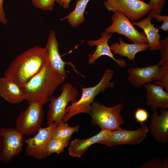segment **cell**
I'll return each mask as SVG.
<instances>
[{
	"mask_svg": "<svg viewBox=\"0 0 168 168\" xmlns=\"http://www.w3.org/2000/svg\"><path fill=\"white\" fill-rule=\"evenodd\" d=\"M48 61L44 48L35 46L16 57L5 72L4 77L22 86Z\"/></svg>",
	"mask_w": 168,
	"mask_h": 168,
	"instance_id": "obj_1",
	"label": "cell"
},
{
	"mask_svg": "<svg viewBox=\"0 0 168 168\" xmlns=\"http://www.w3.org/2000/svg\"><path fill=\"white\" fill-rule=\"evenodd\" d=\"M65 79L51 67L48 61L41 69L22 86L28 101L37 100L43 105Z\"/></svg>",
	"mask_w": 168,
	"mask_h": 168,
	"instance_id": "obj_2",
	"label": "cell"
},
{
	"mask_svg": "<svg viewBox=\"0 0 168 168\" xmlns=\"http://www.w3.org/2000/svg\"><path fill=\"white\" fill-rule=\"evenodd\" d=\"M114 72L109 68L105 70L100 81L93 87H82V93L80 99L67 107L66 114L62 121L67 122L71 118L80 113L88 114L92 102L96 96L103 92L107 88L114 86L111 81Z\"/></svg>",
	"mask_w": 168,
	"mask_h": 168,
	"instance_id": "obj_3",
	"label": "cell"
},
{
	"mask_svg": "<svg viewBox=\"0 0 168 168\" xmlns=\"http://www.w3.org/2000/svg\"><path fill=\"white\" fill-rule=\"evenodd\" d=\"M124 108L122 103L107 107L102 103L93 101L88 114L94 125L99 126L101 129L113 131L120 129V125L125 122L120 114Z\"/></svg>",
	"mask_w": 168,
	"mask_h": 168,
	"instance_id": "obj_4",
	"label": "cell"
},
{
	"mask_svg": "<svg viewBox=\"0 0 168 168\" xmlns=\"http://www.w3.org/2000/svg\"><path fill=\"white\" fill-rule=\"evenodd\" d=\"M27 109L21 112L15 128L22 135L35 134L41 127L44 116L43 105L37 100L28 101Z\"/></svg>",
	"mask_w": 168,
	"mask_h": 168,
	"instance_id": "obj_5",
	"label": "cell"
},
{
	"mask_svg": "<svg viewBox=\"0 0 168 168\" xmlns=\"http://www.w3.org/2000/svg\"><path fill=\"white\" fill-rule=\"evenodd\" d=\"M62 90L59 96L56 98L52 96L49 100L50 103L47 113L48 125L53 122L58 124L61 122L65 114L68 103L77 101L79 92L75 86L67 83L63 85Z\"/></svg>",
	"mask_w": 168,
	"mask_h": 168,
	"instance_id": "obj_6",
	"label": "cell"
},
{
	"mask_svg": "<svg viewBox=\"0 0 168 168\" xmlns=\"http://www.w3.org/2000/svg\"><path fill=\"white\" fill-rule=\"evenodd\" d=\"M15 128H2L0 130V161L10 162L23 150L24 139Z\"/></svg>",
	"mask_w": 168,
	"mask_h": 168,
	"instance_id": "obj_7",
	"label": "cell"
},
{
	"mask_svg": "<svg viewBox=\"0 0 168 168\" xmlns=\"http://www.w3.org/2000/svg\"><path fill=\"white\" fill-rule=\"evenodd\" d=\"M105 7L110 12L123 13L129 19L136 21L151 10V7L141 0H106Z\"/></svg>",
	"mask_w": 168,
	"mask_h": 168,
	"instance_id": "obj_8",
	"label": "cell"
},
{
	"mask_svg": "<svg viewBox=\"0 0 168 168\" xmlns=\"http://www.w3.org/2000/svg\"><path fill=\"white\" fill-rule=\"evenodd\" d=\"M114 13L111 16L112 23L105 29V31L112 35L117 33L123 35L133 43H147V38L144 31L137 30L123 13L119 11Z\"/></svg>",
	"mask_w": 168,
	"mask_h": 168,
	"instance_id": "obj_9",
	"label": "cell"
},
{
	"mask_svg": "<svg viewBox=\"0 0 168 168\" xmlns=\"http://www.w3.org/2000/svg\"><path fill=\"white\" fill-rule=\"evenodd\" d=\"M58 124L53 122L46 128L41 127L34 137L24 139V141L27 144L26 147L27 156H33L38 160L48 157L46 152V146Z\"/></svg>",
	"mask_w": 168,
	"mask_h": 168,
	"instance_id": "obj_10",
	"label": "cell"
},
{
	"mask_svg": "<svg viewBox=\"0 0 168 168\" xmlns=\"http://www.w3.org/2000/svg\"><path fill=\"white\" fill-rule=\"evenodd\" d=\"M149 131L146 124H143L140 128L134 130H128L121 128L111 131L105 139L98 143L108 147L125 144L137 145L144 139Z\"/></svg>",
	"mask_w": 168,
	"mask_h": 168,
	"instance_id": "obj_11",
	"label": "cell"
},
{
	"mask_svg": "<svg viewBox=\"0 0 168 168\" xmlns=\"http://www.w3.org/2000/svg\"><path fill=\"white\" fill-rule=\"evenodd\" d=\"M44 48L50 66L65 79L67 77L65 65L68 63L62 59L60 54L58 43L54 30L51 31Z\"/></svg>",
	"mask_w": 168,
	"mask_h": 168,
	"instance_id": "obj_12",
	"label": "cell"
},
{
	"mask_svg": "<svg viewBox=\"0 0 168 168\" xmlns=\"http://www.w3.org/2000/svg\"><path fill=\"white\" fill-rule=\"evenodd\" d=\"M160 111V116L157 110L153 111L148 128L156 141L166 144L168 142V111L162 109Z\"/></svg>",
	"mask_w": 168,
	"mask_h": 168,
	"instance_id": "obj_13",
	"label": "cell"
},
{
	"mask_svg": "<svg viewBox=\"0 0 168 168\" xmlns=\"http://www.w3.org/2000/svg\"><path fill=\"white\" fill-rule=\"evenodd\" d=\"M101 37L96 40H89L87 44L91 47L96 46V48L93 54L89 57L88 63L93 64L95 61L102 56H107L113 59L119 67L125 68L127 65L125 61L122 59H116L114 57V54L111 52L108 44L109 40L112 37V35L105 31L101 34Z\"/></svg>",
	"mask_w": 168,
	"mask_h": 168,
	"instance_id": "obj_14",
	"label": "cell"
},
{
	"mask_svg": "<svg viewBox=\"0 0 168 168\" xmlns=\"http://www.w3.org/2000/svg\"><path fill=\"white\" fill-rule=\"evenodd\" d=\"M159 68L157 64L142 68H129L127 70L128 82L132 86L139 88L144 84L153 81Z\"/></svg>",
	"mask_w": 168,
	"mask_h": 168,
	"instance_id": "obj_15",
	"label": "cell"
},
{
	"mask_svg": "<svg viewBox=\"0 0 168 168\" xmlns=\"http://www.w3.org/2000/svg\"><path fill=\"white\" fill-rule=\"evenodd\" d=\"M111 132L110 130L101 129L97 134L90 138L75 139L69 143V154L72 157H80L90 146L105 139Z\"/></svg>",
	"mask_w": 168,
	"mask_h": 168,
	"instance_id": "obj_16",
	"label": "cell"
},
{
	"mask_svg": "<svg viewBox=\"0 0 168 168\" xmlns=\"http://www.w3.org/2000/svg\"><path fill=\"white\" fill-rule=\"evenodd\" d=\"M0 96L12 104L20 103L26 99L22 86L4 77H0Z\"/></svg>",
	"mask_w": 168,
	"mask_h": 168,
	"instance_id": "obj_17",
	"label": "cell"
},
{
	"mask_svg": "<svg viewBox=\"0 0 168 168\" xmlns=\"http://www.w3.org/2000/svg\"><path fill=\"white\" fill-rule=\"evenodd\" d=\"M146 91V104L152 111L159 107L168 108V92L154 84L148 83L143 85Z\"/></svg>",
	"mask_w": 168,
	"mask_h": 168,
	"instance_id": "obj_18",
	"label": "cell"
},
{
	"mask_svg": "<svg viewBox=\"0 0 168 168\" xmlns=\"http://www.w3.org/2000/svg\"><path fill=\"white\" fill-rule=\"evenodd\" d=\"M119 43L116 42L111 44L110 47L111 52L115 54L127 58L129 59L133 60L136 54L140 52L148 49L147 43H133L128 44L124 42L122 39L119 37Z\"/></svg>",
	"mask_w": 168,
	"mask_h": 168,
	"instance_id": "obj_19",
	"label": "cell"
},
{
	"mask_svg": "<svg viewBox=\"0 0 168 168\" xmlns=\"http://www.w3.org/2000/svg\"><path fill=\"white\" fill-rule=\"evenodd\" d=\"M152 17L149 14L143 20L138 22L133 21V25L137 26L143 30L146 36L148 49L150 51L159 49L161 36L159 33L158 28H156L151 21Z\"/></svg>",
	"mask_w": 168,
	"mask_h": 168,
	"instance_id": "obj_20",
	"label": "cell"
},
{
	"mask_svg": "<svg viewBox=\"0 0 168 168\" xmlns=\"http://www.w3.org/2000/svg\"><path fill=\"white\" fill-rule=\"evenodd\" d=\"M90 0H77L74 10L61 20L67 19L72 27H77L82 24L85 20L84 13L88 2Z\"/></svg>",
	"mask_w": 168,
	"mask_h": 168,
	"instance_id": "obj_21",
	"label": "cell"
},
{
	"mask_svg": "<svg viewBox=\"0 0 168 168\" xmlns=\"http://www.w3.org/2000/svg\"><path fill=\"white\" fill-rule=\"evenodd\" d=\"M79 126L71 127L66 123L61 121L56 126L51 138L70 140L72 134L78 131Z\"/></svg>",
	"mask_w": 168,
	"mask_h": 168,
	"instance_id": "obj_22",
	"label": "cell"
},
{
	"mask_svg": "<svg viewBox=\"0 0 168 168\" xmlns=\"http://www.w3.org/2000/svg\"><path fill=\"white\" fill-rule=\"evenodd\" d=\"M70 140H64L51 138L46 147V152L48 156L52 154H60L64 152V149L68 146Z\"/></svg>",
	"mask_w": 168,
	"mask_h": 168,
	"instance_id": "obj_23",
	"label": "cell"
},
{
	"mask_svg": "<svg viewBox=\"0 0 168 168\" xmlns=\"http://www.w3.org/2000/svg\"><path fill=\"white\" fill-rule=\"evenodd\" d=\"M159 49L160 51L161 60L157 65L168 66V37L160 40Z\"/></svg>",
	"mask_w": 168,
	"mask_h": 168,
	"instance_id": "obj_24",
	"label": "cell"
},
{
	"mask_svg": "<svg viewBox=\"0 0 168 168\" xmlns=\"http://www.w3.org/2000/svg\"><path fill=\"white\" fill-rule=\"evenodd\" d=\"M168 159L167 158L164 160L157 157L153 158L142 164L139 168H167Z\"/></svg>",
	"mask_w": 168,
	"mask_h": 168,
	"instance_id": "obj_25",
	"label": "cell"
},
{
	"mask_svg": "<svg viewBox=\"0 0 168 168\" xmlns=\"http://www.w3.org/2000/svg\"><path fill=\"white\" fill-rule=\"evenodd\" d=\"M36 8L43 10L52 11L56 0H30Z\"/></svg>",
	"mask_w": 168,
	"mask_h": 168,
	"instance_id": "obj_26",
	"label": "cell"
},
{
	"mask_svg": "<svg viewBox=\"0 0 168 168\" xmlns=\"http://www.w3.org/2000/svg\"><path fill=\"white\" fill-rule=\"evenodd\" d=\"M152 18H155L156 21H163V24L159 29H162L165 32L168 30V16H162L151 10L148 12Z\"/></svg>",
	"mask_w": 168,
	"mask_h": 168,
	"instance_id": "obj_27",
	"label": "cell"
},
{
	"mask_svg": "<svg viewBox=\"0 0 168 168\" xmlns=\"http://www.w3.org/2000/svg\"><path fill=\"white\" fill-rule=\"evenodd\" d=\"M134 117L135 120L142 126L148 119L149 114L145 109L138 107L135 112Z\"/></svg>",
	"mask_w": 168,
	"mask_h": 168,
	"instance_id": "obj_28",
	"label": "cell"
},
{
	"mask_svg": "<svg viewBox=\"0 0 168 168\" xmlns=\"http://www.w3.org/2000/svg\"><path fill=\"white\" fill-rule=\"evenodd\" d=\"M166 2V0H150L149 4L151 7V10L160 14Z\"/></svg>",
	"mask_w": 168,
	"mask_h": 168,
	"instance_id": "obj_29",
	"label": "cell"
},
{
	"mask_svg": "<svg viewBox=\"0 0 168 168\" xmlns=\"http://www.w3.org/2000/svg\"><path fill=\"white\" fill-rule=\"evenodd\" d=\"M4 0H0V23L6 25L8 22L3 8Z\"/></svg>",
	"mask_w": 168,
	"mask_h": 168,
	"instance_id": "obj_30",
	"label": "cell"
},
{
	"mask_svg": "<svg viewBox=\"0 0 168 168\" xmlns=\"http://www.w3.org/2000/svg\"><path fill=\"white\" fill-rule=\"evenodd\" d=\"M71 0H56L55 2L63 8L68 9Z\"/></svg>",
	"mask_w": 168,
	"mask_h": 168,
	"instance_id": "obj_31",
	"label": "cell"
}]
</instances>
